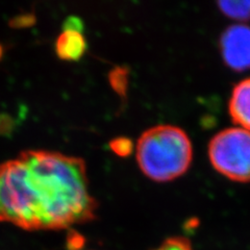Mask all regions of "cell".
Here are the masks:
<instances>
[{
    "mask_svg": "<svg viewBox=\"0 0 250 250\" xmlns=\"http://www.w3.org/2000/svg\"><path fill=\"white\" fill-rule=\"evenodd\" d=\"M218 9L224 16L236 21H250V1H219Z\"/></svg>",
    "mask_w": 250,
    "mask_h": 250,
    "instance_id": "obj_7",
    "label": "cell"
},
{
    "mask_svg": "<svg viewBox=\"0 0 250 250\" xmlns=\"http://www.w3.org/2000/svg\"><path fill=\"white\" fill-rule=\"evenodd\" d=\"M232 122L250 131V78L234 85L229 104Z\"/></svg>",
    "mask_w": 250,
    "mask_h": 250,
    "instance_id": "obj_5",
    "label": "cell"
},
{
    "mask_svg": "<svg viewBox=\"0 0 250 250\" xmlns=\"http://www.w3.org/2000/svg\"><path fill=\"white\" fill-rule=\"evenodd\" d=\"M138 165L156 183H167L184 175L193 160L192 142L181 127L155 125L140 136L136 147Z\"/></svg>",
    "mask_w": 250,
    "mask_h": 250,
    "instance_id": "obj_2",
    "label": "cell"
},
{
    "mask_svg": "<svg viewBox=\"0 0 250 250\" xmlns=\"http://www.w3.org/2000/svg\"><path fill=\"white\" fill-rule=\"evenodd\" d=\"M2 54H3V47L1 44H0V59L2 58Z\"/></svg>",
    "mask_w": 250,
    "mask_h": 250,
    "instance_id": "obj_10",
    "label": "cell"
},
{
    "mask_svg": "<svg viewBox=\"0 0 250 250\" xmlns=\"http://www.w3.org/2000/svg\"><path fill=\"white\" fill-rule=\"evenodd\" d=\"M220 52L225 65L234 71L250 69V27L234 24L226 28L220 37Z\"/></svg>",
    "mask_w": 250,
    "mask_h": 250,
    "instance_id": "obj_4",
    "label": "cell"
},
{
    "mask_svg": "<svg viewBox=\"0 0 250 250\" xmlns=\"http://www.w3.org/2000/svg\"><path fill=\"white\" fill-rule=\"evenodd\" d=\"M111 148L112 150L120 156H126L128 155L132 150V143L131 141L125 138H119L116 139L111 142Z\"/></svg>",
    "mask_w": 250,
    "mask_h": 250,
    "instance_id": "obj_9",
    "label": "cell"
},
{
    "mask_svg": "<svg viewBox=\"0 0 250 250\" xmlns=\"http://www.w3.org/2000/svg\"><path fill=\"white\" fill-rule=\"evenodd\" d=\"M56 52L61 60L78 61L83 58L87 48V42L82 31L64 29L56 41Z\"/></svg>",
    "mask_w": 250,
    "mask_h": 250,
    "instance_id": "obj_6",
    "label": "cell"
},
{
    "mask_svg": "<svg viewBox=\"0 0 250 250\" xmlns=\"http://www.w3.org/2000/svg\"><path fill=\"white\" fill-rule=\"evenodd\" d=\"M153 250H194L190 240L184 237H172L164 241L163 243Z\"/></svg>",
    "mask_w": 250,
    "mask_h": 250,
    "instance_id": "obj_8",
    "label": "cell"
},
{
    "mask_svg": "<svg viewBox=\"0 0 250 250\" xmlns=\"http://www.w3.org/2000/svg\"><path fill=\"white\" fill-rule=\"evenodd\" d=\"M208 158L213 168L237 183L250 182V131L230 127L209 141Z\"/></svg>",
    "mask_w": 250,
    "mask_h": 250,
    "instance_id": "obj_3",
    "label": "cell"
},
{
    "mask_svg": "<svg viewBox=\"0 0 250 250\" xmlns=\"http://www.w3.org/2000/svg\"><path fill=\"white\" fill-rule=\"evenodd\" d=\"M97 208L82 158L39 149L0 164V222L65 229L94 220Z\"/></svg>",
    "mask_w": 250,
    "mask_h": 250,
    "instance_id": "obj_1",
    "label": "cell"
}]
</instances>
